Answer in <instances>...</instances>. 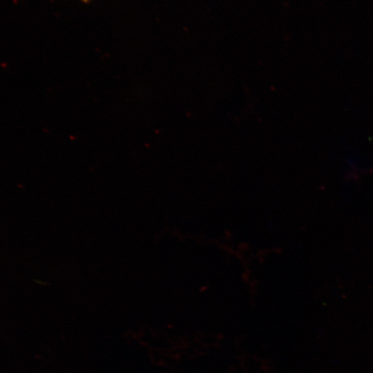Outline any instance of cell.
Here are the masks:
<instances>
[{
  "label": "cell",
  "mask_w": 373,
  "mask_h": 373,
  "mask_svg": "<svg viewBox=\"0 0 373 373\" xmlns=\"http://www.w3.org/2000/svg\"><path fill=\"white\" fill-rule=\"evenodd\" d=\"M84 2H88L90 0H82Z\"/></svg>",
  "instance_id": "cell-1"
}]
</instances>
